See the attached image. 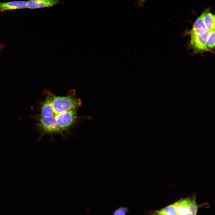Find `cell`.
<instances>
[{"instance_id":"cell-9","label":"cell","mask_w":215,"mask_h":215,"mask_svg":"<svg viewBox=\"0 0 215 215\" xmlns=\"http://www.w3.org/2000/svg\"><path fill=\"white\" fill-rule=\"evenodd\" d=\"M129 212L128 208L121 207L117 208L113 212V215H126L127 213Z\"/></svg>"},{"instance_id":"cell-10","label":"cell","mask_w":215,"mask_h":215,"mask_svg":"<svg viewBox=\"0 0 215 215\" xmlns=\"http://www.w3.org/2000/svg\"><path fill=\"white\" fill-rule=\"evenodd\" d=\"M137 4L136 7L142 8L144 7V3L147 0H137Z\"/></svg>"},{"instance_id":"cell-5","label":"cell","mask_w":215,"mask_h":215,"mask_svg":"<svg viewBox=\"0 0 215 215\" xmlns=\"http://www.w3.org/2000/svg\"><path fill=\"white\" fill-rule=\"evenodd\" d=\"M59 0H30L26 2L27 8L37 9L50 7L59 3Z\"/></svg>"},{"instance_id":"cell-7","label":"cell","mask_w":215,"mask_h":215,"mask_svg":"<svg viewBox=\"0 0 215 215\" xmlns=\"http://www.w3.org/2000/svg\"><path fill=\"white\" fill-rule=\"evenodd\" d=\"M215 16L211 13L208 12L204 17V22L206 28L211 32L215 30Z\"/></svg>"},{"instance_id":"cell-1","label":"cell","mask_w":215,"mask_h":215,"mask_svg":"<svg viewBox=\"0 0 215 215\" xmlns=\"http://www.w3.org/2000/svg\"><path fill=\"white\" fill-rule=\"evenodd\" d=\"M44 92L45 99L42 102L39 114L43 116L55 117L67 111L78 109L82 103L81 100L76 97V89L70 90L64 96H57L47 89Z\"/></svg>"},{"instance_id":"cell-8","label":"cell","mask_w":215,"mask_h":215,"mask_svg":"<svg viewBox=\"0 0 215 215\" xmlns=\"http://www.w3.org/2000/svg\"><path fill=\"white\" fill-rule=\"evenodd\" d=\"M207 46L208 48L212 49L215 47V30L210 32L207 42Z\"/></svg>"},{"instance_id":"cell-3","label":"cell","mask_w":215,"mask_h":215,"mask_svg":"<svg viewBox=\"0 0 215 215\" xmlns=\"http://www.w3.org/2000/svg\"><path fill=\"white\" fill-rule=\"evenodd\" d=\"M34 117L37 121L35 125L36 129L40 133L38 142L44 135H47L52 136L53 135L59 134L63 137H66L53 117H44L38 114Z\"/></svg>"},{"instance_id":"cell-11","label":"cell","mask_w":215,"mask_h":215,"mask_svg":"<svg viewBox=\"0 0 215 215\" xmlns=\"http://www.w3.org/2000/svg\"><path fill=\"white\" fill-rule=\"evenodd\" d=\"M1 45L0 44V49L1 48Z\"/></svg>"},{"instance_id":"cell-4","label":"cell","mask_w":215,"mask_h":215,"mask_svg":"<svg viewBox=\"0 0 215 215\" xmlns=\"http://www.w3.org/2000/svg\"><path fill=\"white\" fill-rule=\"evenodd\" d=\"M210 32L206 28L199 30H191L189 31L190 44L194 51L200 52L209 50L206 44Z\"/></svg>"},{"instance_id":"cell-2","label":"cell","mask_w":215,"mask_h":215,"mask_svg":"<svg viewBox=\"0 0 215 215\" xmlns=\"http://www.w3.org/2000/svg\"><path fill=\"white\" fill-rule=\"evenodd\" d=\"M198 205L195 194L181 199L160 210L148 211L147 215H196Z\"/></svg>"},{"instance_id":"cell-6","label":"cell","mask_w":215,"mask_h":215,"mask_svg":"<svg viewBox=\"0 0 215 215\" xmlns=\"http://www.w3.org/2000/svg\"><path fill=\"white\" fill-rule=\"evenodd\" d=\"M27 8L26 2L24 1L0 2V11Z\"/></svg>"}]
</instances>
